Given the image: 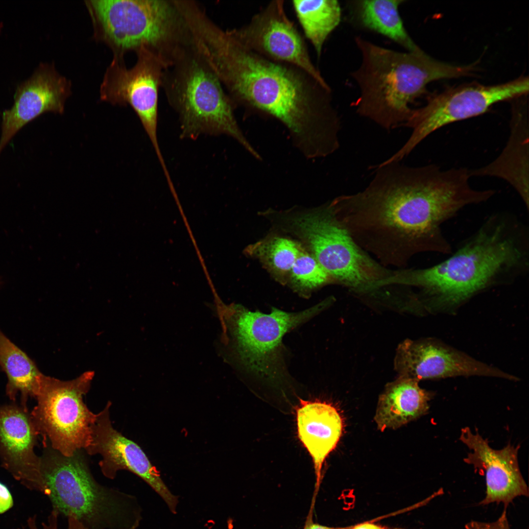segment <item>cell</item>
<instances>
[{
    "label": "cell",
    "mask_w": 529,
    "mask_h": 529,
    "mask_svg": "<svg viewBox=\"0 0 529 529\" xmlns=\"http://www.w3.org/2000/svg\"><path fill=\"white\" fill-rule=\"evenodd\" d=\"M72 93L70 80L61 74L53 63H41L32 75L17 88L13 106L2 114L0 154L14 135L41 115L62 114Z\"/></svg>",
    "instance_id": "cell-15"
},
{
    "label": "cell",
    "mask_w": 529,
    "mask_h": 529,
    "mask_svg": "<svg viewBox=\"0 0 529 529\" xmlns=\"http://www.w3.org/2000/svg\"><path fill=\"white\" fill-rule=\"evenodd\" d=\"M325 302L298 313L273 309L269 314L252 312L243 306L217 304L222 327L221 341L227 360L270 381L287 376L282 338L286 333L319 313Z\"/></svg>",
    "instance_id": "cell-8"
},
{
    "label": "cell",
    "mask_w": 529,
    "mask_h": 529,
    "mask_svg": "<svg viewBox=\"0 0 529 529\" xmlns=\"http://www.w3.org/2000/svg\"><path fill=\"white\" fill-rule=\"evenodd\" d=\"M85 5L94 37L113 55L145 48L166 67L193 44L192 33L176 0H88Z\"/></svg>",
    "instance_id": "cell-5"
},
{
    "label": "cell",
    "mask_w": 529,
    "mask_h": 529,
    "mask_svg": "<svg viewBox=\"0 0 529 529\" xmlns=\"http://www.w3.org/2000/svg\"><path fill=\"white\" fill-rule=\"evenodd\" d=\"M261 247L271 268L281 274L290 273L302 248L294 241L283 238L274 239Z\"/></svg>",
    "instance_id": "cell-26"
},
{
    "label": "cell",
    "mask_w": 529,
    "mask_h": 529,
    "mask_svg": "<svg viewBox=\"0 0 529 529\" xmlns=\"http://www.w3.org/2000/svg\"><path fill=\"white\" fill-rule=\"evenodd\" d=\"M195 44L163 71L161 87L177 114L180 137L226 135L261 159L246 138L234 114L235 105L201 49Z\"/></svg>",
    "instance_id": "cell-7"
},
{
    "label": "cell",
    "mask_w": 529,
    "mask_h": 529,
    "mask_svg": "<svg viewBox=\"0 0 529 529\" xmlns=\"http://www.w3.org/2000/svg\"><path fill=\"white\" fill-rule=\"evenodd\" d=\"M296 216L291 224L305 239L333 282L357 292H369L392 269L373 259L336 217L330 202Z\"/></svg>",
    "instance_id": "cell-9"
},
{
    "label": "cell",
    "mask_w": 529,
    "mask_h": 529,
    "mask_svg": "<svg viewBox=\"0 0 529 529\" xmlns=\"http://www.w3.org/2000/svg\"><path fill=\"white\" fill-rule=\"evenodd\" d=\"M352 529H391L372 523L365 522L360 524L353 526Z\"/></svg>",
    "instance_id": "cell-31"
},
{
    "label": "cell",
    "mask_w": 529,
    "mask_h": 529,
    "mask_svg": "<svg viewBox=\"0 0 529 529\" xmlns=\"http://www.w3.org/2000/svg\"><path fill=\"white\" fill-rule=\"evenodd\" d=\"M459 439L470 451L464 461L485 473V495L479 505L502 504L506 509L516 498L529 496L518 463L519 446L508 444L500 450L493 449L487 439L468 427L461 429Z\"/></svg>",
    "instance_id": "cell-16"
},
{
    "label": "cell",
    "mask_w": 529,
    "mask_h": 529,
    "mask_svg": "<svg viewBox=\"0 0 529 529\" xmlns=\"http://www.w3.org/2000/svg\"></svg>",
    "instance_id": "cell-33"
},
{
    "label": "cell",
    "mask_w": 529,
    "mask_h": 529,
    "mask_svg": "<svg viewBox=\"0 0 529 529\" xmlns=\"http://www.w3.org/2000/svg\"><path fill=\"white\" fill-rule=\"evenodd\" d=\"M296 419L298 438L313 463L316 480L313 494L317 495L323 464L342 436L343 420L332 404L303 399H300L296 408Z\"/></svg>",
    "instance_id": "cell-19"
},
{
    "label": "cell",
    "mask_w": 529,
    "mask_h": 529,
    "mask_svg": "<svg viewBox=\"0 0 529 529\" xmlns=\"http://www.w3.org/2000/svg\"><path fill=\"white\" fill-rule=\"evenodd\" d=\"M13 505V500L8 488L0 482V514L10 509Z\"/></svg>",
    "instance_id": "cell-29"
},
{
    "label": "cell",
    "mask_w": 529,
    "mask_h": 529,
    "mask_svg": "<svg viewBox=\"0 0 529 529\" xmlns=\"http://www.w3.org/2000/svg\"><path fill=\"white\" fill-rule=\"evenodd\" d=\"M315 501L312 500L309 513L307 516L304 529H352L353 526L347 527H330L323 526L313 521L314 505Z\"/></svg>",
    "instance_id": "cell-30"
},
{
    "label": "cell",
    "mask_w": 529,
    "mask_h": 529,
    "mask_svg": "<svg viewBox=\"0 0 529 529\" xmlns=\"http://www.w3.org/2000/svg\"><path fill=\"white\" fill-rule=\"evenodd\" d=\"M111 405L108 401L96 414L92 427L91 441L85 450L90 455L101 456L98 464L103 475L108 479H115L120 470L130 471L144 481L169 509L175 508L178 498L165 483L142 449L113 427L110 415Z\"/></svg>",
    "instance_id": "cell-14"
},
{
    "label": "cell",
    "mask_w": 529,
    "mask_h": 529,
    "mask_svg": "<svg viewBox=\"0 0 529 529\" xmlns=\"http://www.w3.org/2000/svg\"><path fill=\"white\" fill-rule=\"evenodd\" d=\"M198 39L235 106L281 122L306 158L324 157L338 149L340 122L329 85L296 67L253 51L215 23L205 26Z\"/></svg>",
    "instance_id": "cell-2"
},
{
    "label": "cell",
    "mask_w": 529,
    "mask_h": 529,
    "mask_svg": "<svg viewBox=\"0 0 529 529\" xmlns=\"http://www.w3.org/2000/svg\"><path fill=\"white\" fill-rule=\"evenodd\" d=\"M466 529H510L506 509L494 521L490 522L471 521L465 525Z\"/></svg>",
    "instance_id": "cell-28"
},
{
    "label": "cell",
    "mask_w": 529,
    "mask_h": 529,
    "mask_svg": "<svg viewBox=\"0 0 529 529\" xmlns=\"http://www.w3.org/2000/svg\"><path fill=\"white\" fill-rule=\"evenodd\" d=\"M361 62L352 73L360 90L356 101L361 116L387 130L404 125L413 109L410 105L432 81L470 75L475 65L455 66L437 61L419 47L406 52L355 39Z\"/></svg>",
    "instance_id": "cell-4"
},
{
    "label": "cell",
    "mask_w": 529,
    "mask_h": 529,
    "mask_svg": "<svg viewBox=\"0 0 529 529\" xmlns=\"http://www.w3.org/2000/svg\"><path fill=\"white\" fill-rule=\"evenodd\" d=\"M399 163L377 166L364 190L330 203L361 248L385 267L401 269L419 253H451L441 225L463 208L482 202L484 195L471 186L466 168Z\"/></svg>",
    "instance_id": "cell-1"
},
{
    "label": "cell",
    "mask_w": 529,
    "mask_h": 529,
    "mask_svg": "<svg viewBox=\"0 0 529 529\" xmlns=\"http://www.w3.org/2000/svg\"><path fill=\"white\" fill-rule=\"evenodd\" d=\"M418 382L399 376L386 385L374 418L379 430L397 429L427 413L433 395L421 388Z\"/></svg>",
    "instance_id": "cell-21"
},
{
    "label": "cell",
    "mask_w": 529,
    "mask_h": 529,
    "mask_svg": "<svg viewBox=\"0 0 529 529\" xmlns=\"http://www.w3.org/2000/svg\"><path fill=\"white\" fill-rule=\"evenodd\" d=\"M402 0H357L350 3L361 25L394 41L409 51L418 48L408 34L398 11Z\"/></svg>",
    "instance_id": "cell-23"
},
{
    "label": "cell",
    "mask_w": 529,
    "mask_h": 529,
    "mask_svg": "<svg viewBox=\"0 0 529 529\" xmlns=\"http://www.w3.org/2000/svg\"><path fill=\"white\" fill-rule=\"evenodd\" d=\"M59 515L55 511L52 510L48 515L46 522L41 524V529H59L58 527V518ZM68 526L67 529H88L81 522L73 516L67 518ZM29 529H39L36 522L35 516L29 517L27 521Z\"/></svg>",
    "instance_id": "cell-27"
},
{
    "label": "cell",
    "mask_w": 529,
    "mask_h": 529,
    "mask_svg": "<svg viewBox=\"0 0 529 529\" xmlns=\"http://www.w3.org/2000/svg\"><path fill=\"white\" fill-rule=\"evenodd\" d=\"M290 273L294 283L303 289H311L333 282L315 257L302 248Z\"/></svg>",
    "instance_id": "cell-25"
},
{
    "label": "cell",
    "mask_w": 529,
    "mask_h": 529,
    "mask_svg": "<svg viewBox=\"0 0 529 529\" xmlns=\"http://www.w3.org/2000/svg\"><path fill=\"white\" fill-rule=\"evenodd\" d=\"M529 235L513 216H491L446 260L423 268L393 270L386 285L421 288L439 303H459L529 269Z\"/></svg>",
    "instance_id": "cell-3"
},
{
    "label": "cell",
    "mask_w": 529,
    "mask_h": 529,
    "mask_svg": "<svg viewBox=\"0 0 529 529\" xmlns=\"http://www.w3.org/2000/svg\"><path fill=\"white\" fill-rule=\"evenodd\" d=\"M136 62L130 68L123 56L113 55L100 86L102 100L113 105L129 104L139 117L159 161L165 164L158 140V95L166 68L157 56L148 49L135 51Z\"/></svg>",
    "instance_id": "cell-12"
},
{
    "label": "cell",
    "mask_w": 529,
    "mask_h": 529,
    "mask_svg": "<svg viewBox=\"0 0 529 529\" xmlns=\"http://www.w3.org/2000/svg\"><path fill=\"white\" fill-rule=\"evenodd\" d=\"M528 76L492 86L471 84L432 94L422 107L413 109L404 125L412 129L409 138L388 162H400L429 135L450 123L486 112L494 104L525 96L529 92Z\"/></svg>",
    "instance_id": "cell-11"
},
{
    "label": "cell",
    "mask_w": 529,
    "mask_h": 529,
    "mask_svg": "<svg viewBox=\"0 0 529 529\" xmlns=\"http://www.w3.org/2000/svg\"><path fill=\"white\" fill-rule=\"evenodd\" d=\"M248 48L274 61L296 67L328 86L314 65L305 43L285 11L284 0H273L242 27L229 30Z\"/></svg>",
    "instance_id": "cell-13"
},
{
    "label": "cell",
    "mask_w": 529,
    "mask_h": 529,
    "mask_svg": "<svg viewBox=\"0 0 529 529\" xmlns=\"http://www.w3.org/2000/svg\"><path fill=\"white\" fill-rule=\"evenodd\" d=\"M0 368L7 378V396L15 403L19 396L20 404L28 408L27 401L29 398H35L43 374L35 362L0 330Z\"/></svg>",
    "instance_id": "cell-22"
},
{
    "label": "cell",
    "mask_w": 529,
    "mask_h": 529,
    "mask_svg": "<svg viewBox=\"0 0 529 529\" xmlns=\"http://www.w3.org/2000/svg\"><path fill=\"white\" fill-rule=\"evenodd\" d=\"M525 102L514 105L510 134L501 154L490 164L470 170L471 176H490L507 181L518 192L527 209L529 194V121Z\"/></svg>",
    "instance_id": "cell-20"
},
{
    "label": "cell",
    "mask_w": 529,
    "mask_h": 529,
    "mask_svg": "<svg viewBox=\"0 0 529 529\" xmlns=\"http://www.w3.org/2000/svg\"><path fill=\"white\" fill-rule=\"evenodd\" d=\"M42 493L52 510L73 516L88 529H136L141 508L134 496L97 482L82 450L66 457L43 442Z\"/></svg>",
    "instance_id": "cell-6"
},
{
    "label": "cell",
    "mask_w": 529,
    "mask_h": 529,
    "mask_svg": "<svg viewBox=\"0 0 529 529\" xmlns=\"http://www.w3.org/2000/svg\"><path fill=\"white\" fill-rule=\"evenodd\" d=\"M94 374L88 371L67 381L43 374L41 377L31 416L43 441L65 456L85 450L91 441L96 414L89 409L83 397Z\"/></svg>",
    "instance_id": "cell-10"
},
{
    "label": "cell",
    "mask_w": 529,
    "mask_h": 529,
    "mask_svg": "<svg viewBox=\"0 0 529 529\" xmlns=\"http://www.w3.org/2000/svg\"><path fill=\"white\" fill-rule=\"evenodd\" d=\"M233 521L232 518H229L227 520V529H233Z\"/></svg>",
    "instance_id": "cell-32"
},
{
    "label": "cell",
    "mask_w": 529,
    "mask_h": 529,
    "mask_svg": "<svg viewBox=\"0 0 529 529\" xmlns=\"http://www.w3.org/2000/svg\"><path fill=\"white\" fill-rule=\"evenodd\" d=\"M292 2L305 36L320 57L326 40L340 23L339 3L336 0H293Z\"/></svg>",
    "instance_id": "cell-24"
},
{
    "label": "cell",
    "mask_w": 529,
    "mask_h": 529,
    "mask_svg": "<svg viewBox=\"0 0 529 529\" xmlns=\"http://www.w3.org/2000/svg\"><path fill=\"white\" fill-rule=\"evenodd\" d=\"M394 367L399 376L422 379L482 375L517 378L430 341L407 339L396 349Z\"/></svg>",
    "instance_id": "cell-18"
},
{
    "label": "cell",
    "mask_w": 529,
    "mask_h": 529,
    "mask_svg": "<svg viewBox=\"0 0 529 529\" xmlns=\"http://www.w3.org/2000/svg\"><path fill=\"white\" fill-rule=\"evenodd\" d=\"M38 435L28 408L16 402L0 406L1 465L24 486L42 493L41 457L34 451Z\"/></svg>",
    "instance_id": "cell-17"
}]
</instances>
